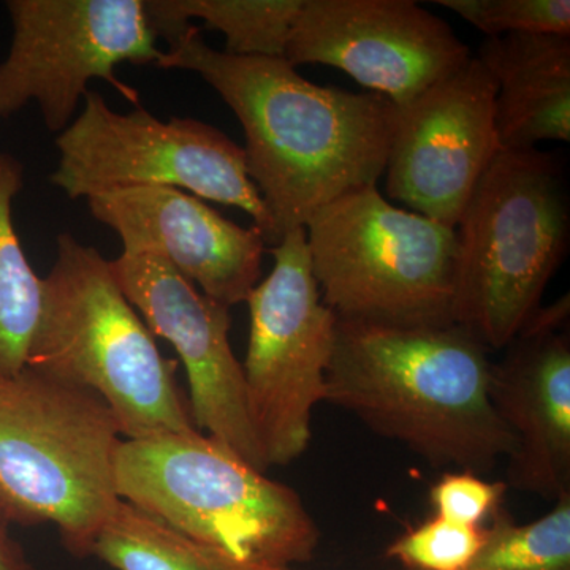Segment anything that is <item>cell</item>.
Listing matches in <instances>:
<instances>
[{
    "label": "cell",
    "mask_w": 570,
    "mask_h": 570,
    "mask_svg": "<svg viewBox=\"0 0 570 570\" xmlns=\"http://www.w3.org/2000/svg\"><path fill=\"white\" fill-rule=\"evenodd\" d=\"M497 85L494 122L501 151L570 140V36L508 33L480 45Z\"/></svg>",
    "instance_id": "2e32d148"
},
{
    "label": "cell",
    "mask_w": 570,
    "mask_h": 570,
    "mask_svg": "<svg viewBox=\"0 0 570 570\" xmlns=\"http://www.w3.org/2000/svg\"><path fill=\"white\" fill-rule=\"evenodd\" d=\"M490 351L463 326L336 317L325 401L431 466L485 474L513 450L490 397Z\"/></svg>",
    "instance_id": "7a4b0ae2"
},
{
    "label": "cell",
    "mask_w": 570,
    "mask_h": 570,
    "mask_svg": "<svg viewBox=\"0 0 570 570\" xmlns=\"http://www.w3.org/2000/svg\"><path fill=\"white\" fill-rule=\"evenodd\" d=\"M487 39L508 33L570 36L569 0H438Z\"/></svg>",
    "instance_id": "44dd1931"
},
{
    "label": "cell",
    "mask_w": 570,
    "mask_h": 570,
    "mask_svg": "<svg viewBox=\"0 0 570 570\" xmlns=\"http://www.w3.org/2000/svg\"><path fill=\"white\" fill-rule=\"evenodd\" d=\"M471 58L448 22L412 0H303L284 59L336 67L403 108Z\"/></svg>",
    "instance_id": "8fae6325"
},
{
    "label": "cell",
    "mask_w": 570,
    "mask_h": 570,
    "mask_svg": "<svg viewBox=\"0 0 570 570\" xmlns=\"http://www.w3.org/2000/svg\"><path fill=\"white\" fill-rule=\"evenodd\" d=\"M483 534V527L434 517L397 538L385 554L407 570H464L478 554Z\"/></svg>",
    "instance_id": "7402d4cb"
},
{
    "label": "cell",
    "mask_w": 570,
    "mask_h": 570,
    "mask_svg": "<svg viewBox=\"0 0 570 570\" xmlns=\"http://www.w3.org/2000/svg\"><path fill=\"white\" fill-rule=\"evenodd\" d=\"M91 554L116 570H266L205 546L126 501L105 521Z\"/></svg>",
    "instance_id": "d6986e66"
},
{
    "label": "cell",
    "mask_w": 570,
    "mask_h": 570,
    "mask_svg": "<svg viewBox=\"0 0 570 570\" xmlns=\"http://www.w3.org/2000/svg\"><path fill=\"white\" fill-rule=\"evenodd\" d=\"M26 366L91 390L105 401L124 439L198 431L165 360L96 247L61 234L56 261L41 277L39 324Z\"/></svg>",
    "instance_id": "3957f363"
},
{
    "label": "cell",
    "mask_w": 570,
    "mask_h": 570,
    "mask_svg": "<svg viewBox=\"0 0 570 570\" xmlns=\"http://www.w3.org/2000/svg\"><path fill=\"white\" fill-rule=\"evenodd\" d=\"M570 299L540 306L491 365L490 397L513 450L505 485L557 501L570 493Z\"/></svg>",
    "instance_id": "5bb4252c"
},
{
    "label": "cell",
    "mask_w": 570,
    "mask_h": 570,
    "mask_svg": "<svg viewBox=\"0 0 570 570\" xmlns=\"http://www.w3.org/2000/svg\"><path fill=\"white\" fill-rule=\"evenodd\" d=\"M0 570H36L7 530H0Z\"/></svg>",
    "instance_id": "cb8c5ba5"
},
{
    "label": "cell",
    "mask_w": 570,
    "mask_h": 570,
    "mask_svg": "<svg viewBox=\"0 0 570 570\" xmlns=\"http://www.w3.org/2000/svg\"><path fill=\"white\" fill-rule=\"evenodd\" d=\"M10 51L0 62V118L37 102L45 126L61 134L92 80L111 85L140 107L138 92L116 77L122 62L156 63L142 0H9Z\"/></svg>",
    "instance_id": "30bf717a"
},
{
    "label": "cell",
    "mask_w": 570,
    "mask_h": 570,
    "mask_svg": "<svg viewBox=\"0 0 570 570\" xmlns=\"http://www.w3.org/2000/svg\"><path fill=\"white\" fill-rule=\"evenodd\" d=\"M118 422L105 401L26 366L0 379V509L7 521L58 528L63 547L91 557L121 501Z\"/></svg>",
    "instance_id": "5b68a950"
},
{
    "label": "cell",
    "mask_w": 570,
    "mask_h": 570,
    "mask_svg": "<svg viewBox=\"0 0 570 570\" xmlns=\"http://www.w3.org/2000/svg\"><path fill=\"white\" fill-rule=\"evenodd\" d=\"M455 230L453 324L490 352L502 351L542 306L568 254L570 200L561 164L538 148L499 153Z\"/></svg>",
    "instance_id": "8992f818"
},
{
    "label": "cell",
    "mask_w": 570,
    "mask_h": 570,
    "mask_svg": "<svg viewBox=\"0 0 570 570\" xmlns=\"http://www.w3.org/2000/svg\"><path fill=\"white\" fill-rule=\"evenodd\" d=\"M154 36L168 43L190 24L223 32L225 52L284 59L303 0H142Z\"/></svg>",
    "instance_id": "e0dca14e"
},
{
    "label": "cell",
    "mask_w": 570,
    "mask_h": 570,
    "mask_svg": "<svg viewBox=\"0 0 570 570\" xmlns=\"http://www.w3.org/2000/svg\"><path fill=\"white\" fill-rule=\"evenodd\" d=\"M305 232L322 302L336 317L453 324L455 228L401 209L366 186L322 206Z\"/></svg>",
    "instance_id": "52a82bcc"
},
{
    "label": "cell",
    "mask_w": 570,
    "mask_h": 570,
    "mask_svg": "<svg viewBox=\"0 0 570 570\" xmlns=\"http://www.w3.org/2000/svg\"><path fill=\"white\" fill-rule=\"evenodd\" d=\"M22 184L20 160L0 153V379L24 370L41 309V277L29 264L11 217Z\"/></svg>",
    "instance_id": "ac0fdd59"
},
{
    "label": "cell",
    "mask_w": 570,
    "mask_h": 570,
    "mask_svg": "<svg viewBox=\"0 0 570 570\" xmlns=\"http://www.w3.org/2000/svg\"><path fill=\"white\" fill-rule=\"evenodd\" d=\"M269 253L275 268L246 298L250 330L242 363L247 411L268 468L294 463L313 439L336 328L314 277L305 227L285 234Z\"/></svg>",
    "instance_id": "9c48e42d"
},
{
    "label": "cell",
    "mask_w": 570,
    "mask_h": 570,
    "mask_svg": "<svg viewBox=\"0 0 570 570\" xmlns=\"http://www.w3.org/2000/svg\"><path fill=\"white\" fill-rule=\"evenodd\" d=\"M266 570H294L292 568H283V569H266Z\"/></svg>",
    "instance_id": "484cf974"
},
{
    "label": "cell",
    "mask_w": 570,
    "mask_h": 570,
    "mask_svg": "<svg viewBox=\"0 0 570 570\" xmlns=\"http://www.w3.org/2000/svg\"><path fill=\"white\" fill-rule=\"evenodd\" d=\"M508 485L487 482L472 472H450L431 489L436 517L452 523L480 527L482 520L501 505Z\"/></svg>",
    "instance_id": "603a6c76"
},
{
    "label": "cell",
    "mask_w": 570,
    "mask_h": 570,
    "mask_svg": "<svg viewBox=\"0 0 570 570\" xmlns=\"http://www.w3.org/2000/svg\"><path fill=\"white\" fill-rule=\"evenodd\" d=\"M494 99L493 78L472 56L397 108L384 170L389 197L455 228L479 179L501 153Z\"/></svg>",
    "instance_id": "7c38bea8"
},
{
    "label": "cell",
    "mask_w": 570,
    "mask_h": 570,
    "mask_svg": "<svg viewBox=\"0 0 570 570\" xmlns=\"http://www.w3.org/2000/svg\"><path fill=\"white\" fill-rule=\"evenodd\" d=\"M115 479L121 501L254 568L316 553L321 531L299 494L202 431L122 439Z\"/></svg>",
    "instance_id": "277c9868"
},
{
    "label": "cell",
    "mask_w": 570,
    "mask_h": 570,
    "mask_svg": "<svg viewBox=\"0 0 570 570\" xmlns=\"http://www.w3.org/2000/svg\"><path fill=\"white\" fill-rule=\"evenodd\" d=\"M490 515L482 546L464 570H570V493L528 524L501 505Z\"/></svg>",
    "instance_id": "ffe728a7"
},
{
    "label": "cell",
    "mask_w": 570,
    "mask_h": 570,
    "mask_svg": "<svg viewBox=\"0 0 570 570\" xmlns=\"http://www.w3.org/2000/svg\"><path fill=\"white\" fill-rule=\"evenodd\" d=\"M100 224L121 238L124 253L156 255L209 298L232 307L258 284L265 242L202 198L175 187H129L88 198Z\"/></svg>",
    "instance_id": "9a60e30c"
},
{
    "label": "cell",
    "mask_w": 570,
    "mask_h": 570,
    "mask_svg": "<svg viewBox=\"0 0 570 570\" xmlns=\"http://www.w3.org/2000/svg\"><path fill=\"white\" fill-rule=\"evenodd\" d=\"M9 527V521H7L6 515H3L2 509H0V530H7Z\"/></svg>",
    "instance_id": "d4e9b609"
},
{
    "label": "cell",
    "mask_w": 570,
    "mask_h": 570,
    "mask_svg": "<svg viewBox=\"0 0 570 570\" xmlns=\"http://www.w3.org/2000/svg\"><path fill=\"white\" fill-rule=\"evenodd\" d=\"M154 66L195 71L235 112L247 175L279 243L322 206L384 175L397 108L381 94L314 85L285 59L213 50L193 24Z\"/></svg>",
    "instance_id": "6da1fadb"
},
{
    "label": "cell",
    "mask_w": 570,
    "mask_h": 570,
    "mask_svg": "<svg viewBox=\"0 0 570 570\" xmlns=\"http://www.w3.org/2000/svg\"><path fill=\"white\" fill-rule=\"evenodd\" d=\"M52 186L71 200L129 187H175L236 206L254 220L265 245H279L262 195L247 175L246 154L216 127L197 119L160 121L145 108L112 111L99 92L56 137Z\"/></svg>",
    "instance_id": "ba28073f"
},
{
    "label": "cell",
    "mask_w": 570,
    "mask_h": 570,
    "mask_svg": "<svg viewBox=\"0 0 570 570\" xmlns=\"http://www.w3.org/2000/svg\"><path fill=\"white\" fill-rule=\"evenodd\" d=\"M110 266L153 335L167 340L181 356L195 428L265 472L268 464L247 411L242 363L228 341L230 307L198 292L156 255L121 254Z\"/></svg>",
    "instance_id": "4fadbf2b"
}]
</instances>
